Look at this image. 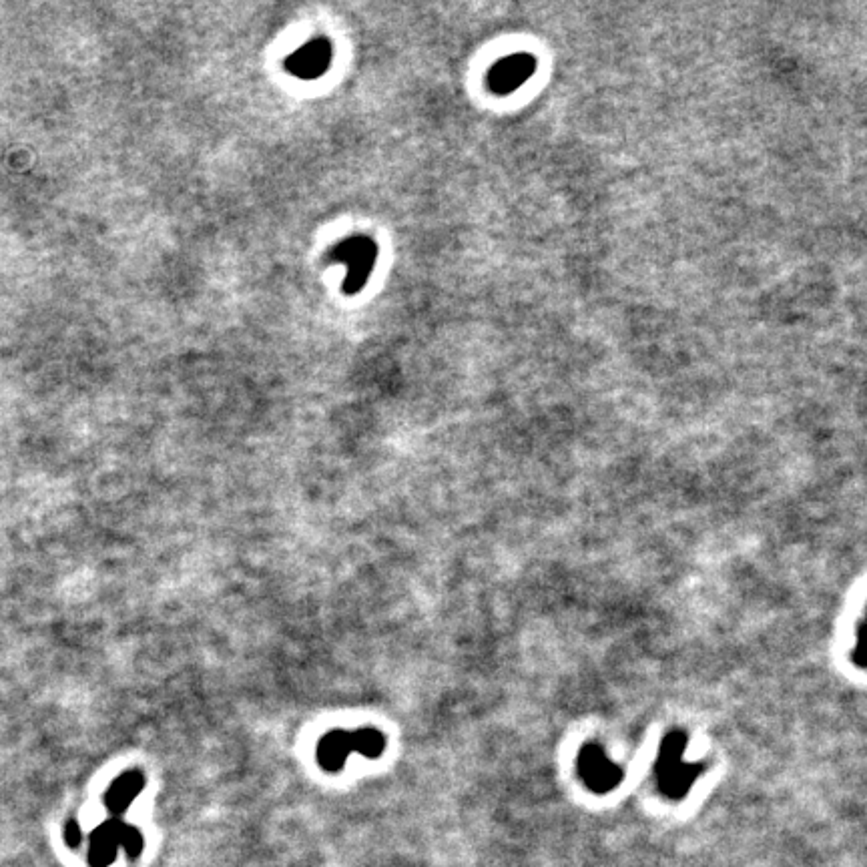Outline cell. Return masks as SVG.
<instances>
[{
    "label": "cell",
    "mask_w": 867,
    "mask_h": 867,
    "mask_svg": "<svg viewBox=\"0 0 867 867\" xmlns=\"http://www.w3.org/2000/svg\"><path fill=\"white\" fill-rule=\"evenodd\" d=\"M378 257V247L370 237L356 235L334 247L332 259L340 261L348 267V275L344 281V294L354 296L370 279Z\"/></svg>",
    "instance_id": "3"
},
{
    "label": "cell",
    "mask_w": 867,
    "mask_h": 867,
    "mask_svg": "<svg viewBox=\"0 0 867 867\" xmlns=\"http://www.w3.org/2000/svg\"><path fill=\"white\" fill-rule=\"evenodd\" d=\"M143 785H145V779H143V775L137 773V771H129V773L121 775V777L111 785V789H109V793H107V799H105V801H107L109 811L115 813V815H121L123 811H127L129 805L133 803V799L141 793Z\"/></svg>",
    "instance_id": "8"
},
{
    "label": "cell",
    "mask_w": 867,
    "mask_h": 867,
    "mask_svg": "<svg viewBox=\"0 0 867 867\" xmlns=\"http://www.w3.org/2000/svg\"><path fill=\"white\" fill-rule=\"evenodd\" d=\"M352 753H356L352 731H330L318 743V763L328 773H340Z\"/></svg>",
    "instance_id": "7"
},
{
    "label": "cell",
    "mask_w": 867,
    "mask_h": 867,
    "mask_svg": "<svg viewBox=\"0 0 867 867\" xmlns=\"http://www.w3.org/2000/svg\"><path fill=\"white\" fill-rule=\"evenodd\" d=\"M685 747V735L671 733L659 749L655 775L661 793L669 799H683L701 775V765L685 761Z\"/></svg>",
    "instance_id": "1"
},
{
    "label": "cell",
    "mask_w": 867,
    "mask_h": 867,
    "mask_svg": "<svg viewBox=\"0 0 867 867\" xmlns=\"http://www.w3.org/2000/svg\"><path fill=\"white\" fill-rule=\"evenodd\" d=\"M65 839H67V843H69L71 847H77V845L81 843V827H79L75 821H71V823L67 825V829H65Z\"/></svg>",
    "instance_id": "11"
},
{
    "label": "cell",
    "mask_w": 867,
    "mask_h": 867,
    "mask_svg": "<svg viewBox=\"0 0 867 867\" xmlns=\"http://www.w3.org/2000/svg\"><path fill=\"white\" fill-rule=\"evenodd\" d=\"M578 775L595 793H609L623 779L621 767L615 765L597 745H587L578 755Z\"/></svg>",
    "instance_id": "4"
},
{
    "label": "cell",
    "mask_w": 867,
    "mask_h": 867,
    "mask_svg": "<svg viewBox=\"0 0 867 867\" xmlns=\"http://www.w3.org/2000/svg\"><path fill=\"white\" fill-rule=\"evenodd\" d=\"M352 739H354L356 753H360L368 759H378L386 749V737L378 729H372V727L352 731Z\"/></svg>",
    "instance_id": "9"
},
{
    "label": "cell",
    "mask_w": 867,
    "mask_h": 867,
    "mask_svg": "<svg viewBox=\"0 0 867 867\" xmlns=\"http://www.w3.org/2000/svg\"><path fill=\"white\" fill-rule=\"evenodd\" d=\"M145 839L139 829L123 823L121 819H109L91 835L89 861L93 867H107L115 857L117 849L123 847L131 859L139 857Z\"/></svg>",
    "instance_id": "2"
},
{
    "label": "cell",
    "mask_w": 867,
    "mask_h": 867,
    "mask_svg": "<svg viewBox=\"0 0 867 867\" xmlns=\"http://www.w3.org/2000/svg\"><path fill=\"white\" fill-rule=\"evenodd\" d=\"M332 63V45L326 39H314L285 61L287 71L298 79L314 81L328 73Z\"/></svg>",
    "instance_id": "5"
},
{
    "label": "cell",
    "mask_w": 867,
    "mask_h": 867,
    "mask_svg": "<svg viewBox=\"0 0 867 867\" xmlns=\"http://www.w3.org/2000/svg\"><path fill=\"white\" fill-rule=\"evenodd\" d=\"M534 73V59L528 55H512L502 59L488 73V87L496 95L516 91Z\"/></svg>",
    "instance_id": "6"
},
{
    "label": "cell",
    "mask_w": 867,
    "mask_h": 867,
    "mask_svg": "<svg viewBox=\"0 0 867 867\" xmlns=\"http://www.w3.org/2000/svg\"><path fill=\"white\" fill-rule=\"evenodd\" d=\"M853 661H855V665L867 669V613H865V621L861 623L859 633H857V643L853 649Z\"/></svg>",
    "instance_id": "10"
}]
</instances>
